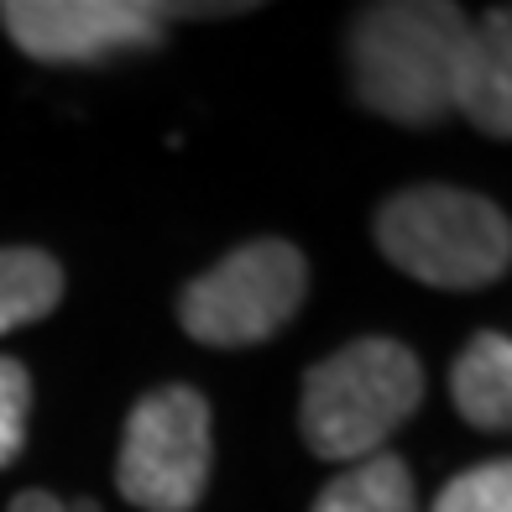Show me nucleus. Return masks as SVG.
Here are the masks:
<instances>
[{
	"label": "nucleus",
	"mask_w": 512,
	"mask_h": 512,
	"mask_svg": "<svg viewBox=\"0 0 512 512\" xmlns=\"http://www.w3.org/2000/svg\"><path fill=\"white\" fill-rule=\"evenodd\" d=\"M63 267L37 246H0V335L37 324L58 309Z\"/></svg>",
	"instance_id": "1a4fd4ad"
},
{
	"label": "nucleus",
	"mask_w": 512,
	"mask_h": 512,
	"mask_svg": "<svg viewBox=\"0 0 512 512\" xmlns=\"http://www.w3.org/2000/svg\"><path fill=\"white\" fill-rule=\"evenodd\" d=\"M434 512H512V460H486L476 471H460Z\"/></svg>",
	"instance_id": "9b49d317"
},
{
	"label": "nucleus",
	"mask_w": 512,
	"mask_h": 512,
	"mask_svg": "<svg viewBox=\"0 0 512 512\" xmlns=\"http://www.w3.org/2000/svg\"><path fill=\"white\" fill-rule=\"evenodd\" d=\"M68 512H100V502H74V507H68Z\"/></svg>",
	"instance_id": "4468645a"
},
{
	"label": "nucleus",
	"mask_w": 512,
	"mask_h": 512,
	"mask_svg": "<svg viewBox=\"0 0 512 512\" xmlns=\"http://www.w3.org/2000/svg\"><path fill=\"white\" fill-rule=\"evenodd\" d=\"M11 512H68V507H63L53 492H16Z\"/></svg>",
	"instance_id": "ddd939ff"
},
{
	"label": "nucleus",
	"mask_w": 512,
	"mask_h": 512,
	"mask_svg": "<svg viewBox=\"0 0 512 512\" xmlns=\"http://www.w3.org/2000/svg\"><path fill=\"white\" fill-rule=\"evenodd\" d=\"M27 413H32V377L27 366L0 356V471L27 445Z\"/></svg>",
	"instance_id": "f8f14e48"
},
{
	"label": "nucleus",
	"mask_w": 512,
	"mask_h": 512,
	"mask_svg": "<svg viewBox=\"0 0 512 512\" xmlns=\"http://www.w3.org/2000/svg\"><path fill=\"white\" fill-rule=\"evenodd\" d=\"M309 293V262L293 241H251L199 272L178 298V319L199 345L241 351L272 340Z\"/></svg>",
	"instance_id": "20e7f679"
},
{
	"label": "nucleus",
	"mask_w": 512,
	"mask_h": 512,
	"mask_svg": "<svg viewBox=\"0 0 512 512\" xmlns=\"http://www.w3.org/2000/svg\"><path fill=\"white\" fill-rule=\"evenodd\" d=\"M209 465H215L209 403L194 387H157L126 413L115 460L126 502L147 512H194L209 486Z\"/></svg>",
	"instance_id": "39448f33"
},
{
	"label": "nucleus",
	"mask_w": 512,
	"mask_h": 512,
	"mask_svg": "<svg viewBox=\"0 0 512 512\" xmlns=\"http://www.w3.org/2000/svg\"><path fill=\"white\" fill-rule=\"evenodd\" d=\"M377 246L429 288H486L512 267V220L492 199L450 183H418L377 209Z\"/></svg>",
	"instance_id": "7ed1b4c3"
},
{
	"label": "nucleus",
	"mask_w": 512,
	"mask_h": 512,
	"mask_svg": "<svg viewBox=\"0 0 512 512\" xmlns=\"http://www.w3.org/2000/svg\"><path fill=\"white\" fill-rule=\"evenodd\" d=\"M314 512H418L413 502V476L398 455H366L345 476H335L319 492Z\"/></svg>",
	"instance_id": "9d476101"
},
{
	"label": "nucleus",
	"mask_w": 512,
	"mask_h": 512,
	"mask_svg": "<svg viewBox=\"0 0 512 512\" xmlns=\"http://www.w3.org/2000/svg\"><path fill=\"white\" fill-rule=\"evenodd\" d=\"M424 403V366L398 340H351L304 377L298 429L319 460H366Z\"/></svg>",
	"instance_id": "f03ea898"
},
{
	"label": "nucleus",
	"mask_w": 512,
	"mask_h": 512,
	"mask_svg": "<svg viewBox=\"0 0 512 512\" xmlns=\"http://www.w3.org/2000/svg\"><path fill=\"white\" fill-rule=\"evenodd\" d=\"M455 110L476 131L512 142V6H492L465 27L455 68Z\"/></svg>",
	"instance_id": "0eeeda50"
},
{
	"label": "nucleus",
	"mask_w": 512,
	"mask_h": 512,
	"mask_svg": "<svg viewBox=\"0 0 512 512\" xmlns=\"http://www.w3.org/2000/svg\"><path fill=\"white\" fill-rule=\"evenodd\" d=\"M450 398L455 413L471 429L512 434V340L497 330H481L465 340L450 371Z\"/></svg>",
	"instance_id": "6e6552de"
},
{
	"label": "nucleus",
	"mask_w": 512,
	"mask_h": 512,
	"mask_svg": "<svg viewBox=\"0 0 512 512\" xmlns=\"http://www.w3.org/2000/svg\"><path fill=\"white\" fill-rule=\"evenodd\" d=\"M471 16L450 0H387L351 21L356 100L398 126H434L455 110V68Z\"/></svg>",
	"instance_id": "f257e3e1"
},
{
	"label": "nucleus",
	"mask_w": 512,
	"mask_h": 512,
	"mask_svg": "<svg viewBox=\"0 0 512 512\" xmlns=\"http://www.w3.org/2000/svg\"><path fill=\"white\" fill-rule=\"evenodd\" d=\"M0 27L37 63H100L115 53L157 48L168 6L147 0H6Z\"/></svg>",
	"instance_id": "423d86ee"
}]
</instances>
